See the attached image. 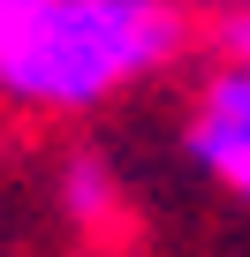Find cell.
Listing matches in <instances>:
<instances>
[{"mask_svg":"<svg viewBox=\"0 0 250 257\" xmlns=\"http://www.w3.org/2000/svg\"><path fill=\"white\" fill-rule=\"evenodd\" d=\"M61 204H68V219L99 227V219L114 212V174H106L91 152H76V159H68V174H61Z\"/></svg>","mask_w":250,"mask_h":257,"instance_id":"obj_3","label":"cell"},{"mask_svg":"<svg viewBox=\"0 0 250 257\" xmlns=\"http://www.w3.org/2000/svg\"><path fill=\"white\" fill-rule=\"evenodd\" d=\"M182 152L197 174H212L220 189H242L250 197V61L242 53H220L205 91H197V113L182 128Z\"/></svg>","mask_w":250,"mask_h":257,"instance_id":"obj_2","label":"cell"},{"mask_svg":"<svg viewBox=\"0 0 250 257\" xmlns=\"http://www.w3.org/2000/svg\"><path fill=\"white\" fill-rule=\"evenodd\" d=\"M197 8H212V16H227V8H250V0H197Z\"/></svg>","mask_w":250,"mask_h":257,"instance_id":"obj_6","label":"cell"},{"mask_svg":"<svg viewBox=\"0 0 250 257\" xmlns=\"http://www.w3.org/2000/svg\"><path fill=\"white\" fill-rule=\"evenodd\" d=\"M212 46L250 61V8H227V16H212Z\"/></svg>","mask_w":250,"mask_h":257,"instance_id":"obj_4","label":"cell"},{"mask_svg":"<svg viewBox=\"0 0 250 257\" xmlns=\"http://www.w3.org/2000/svg\"><path fill=\"white\" fill-rule=\"evenodd\" d=\"M31 8H38V0H0V46H8V31H16Z\"/></svg>","mask_w":250,"mask_h":257,"instance_id":"obj_5","label":"cell"},{"mask_svg":"<svg viewBox=\"0 0 250 257\" xmlns=\"http://www.w3.org/2000/svg\"><path fill=\"white\" fill-rule=\"evenodd\" d=\"M182 53V0H38L0 46V91L38 113H91Z\"/></svg>","mask_w":250,"mask_h":257,"instance_id":"obj_1","label":"cell"}]
</instances>
